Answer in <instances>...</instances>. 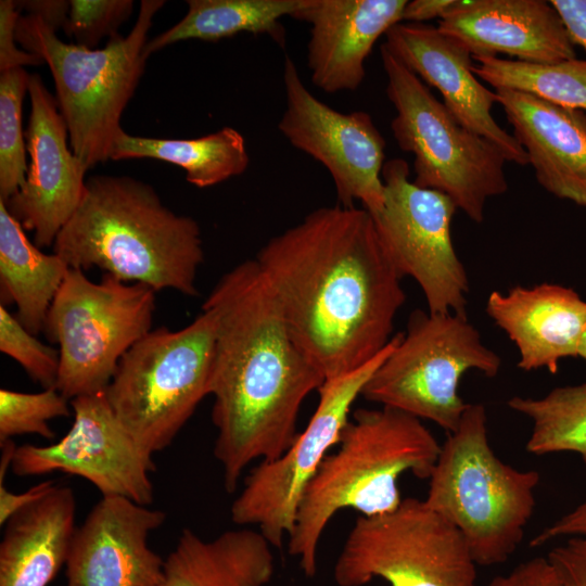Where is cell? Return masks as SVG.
<instances>
[{
    "instance_id": "7a4b0ae2",
    "label": "cell",
    "mask_w": 586,
    "mask_h": 586,
    "mask_svg": "<svg viewBox=\"0 0 586 586\" xmlns=\"http://www.w3.org/2000/svg\"><path fill=\"white\" fill-rule=\"evenodd\" d=\"M202 309L215 320L214 456L233 493L250 463L275 460L293 444L301 406L324 379L292 340L254 258L222 275Z\"/></svg>"
},
{
    "instance_id": "d6a6232c",
    "label": "cell",
    "mask_w": 586,
    "mask_h": 586,
    "mask_svg": "<svg viewBox=\"0 0 586 586\" xmlns=\"http://www.w3.org/2000/svg\"><path fill=\"white\" fill-rule=\"evenodd\" d=\"M64 33L74 43L97 49L100 41L118 34L133 10L132 0H71Z\"/></svg>"
},
{
    "instance_id": "6da1fadb",
    "label": "cell",
    "mask_w": 586,
    "mask_h": 586,
    "mask_svg": "<svg viewBox=\"0 0 586 586\" xmlns=\"http://www.w3.org/2000/svg\"><path fill=\"white\" fill-rule=\"evenodd\" d=\"M256 260L296 346L332 380L391 341L402 276L365 208H317L271 238Z\"/></svg>"
},
{
    "instance_id": "ab89813d",
    "label": "cell",
    "mask_w": 586,
    "mask_h": 586,
    "mask_svg": "<svg viewBox=\"0 0 586 586\" xmlns=\"http://www.w3.org/2000/svg\"><path fill=\"white\" fill-rule=\"evenodd\" d=\"M15 5L20 11L39 17L55 31L64 28L71 8L69 1L65 0H23L15 1Z\"/></svg>"
},
{
    "instance_id": "f546056e",
    "label": "cell",
    "mask_w": 586,
    "mask_h": 586,
    "mask_svg": "<svg viewBox=\"0 0 586 586\" xmlns=\"http://www.w3.org/2000/svg\"><path fill=\"white\" fill-rule=\"evenodd\" d=\"M29 77L24 67L0 72V200L4 202L24 183L28 169L22 112Z\"/></svg>"
},
{
    "instance_id": "5bb4252c",
    "label": "cell",
    "mask_w": 586,
    "mask_h": 586,
    "mask_svg": "<svg viewBox=\"0 0 586 586\" xmlns=\"http://www.w3.org/2000/svg\"><path fill=\"white\" fill-rule=\"evenodd\" d=\"M285 110L278 123L283 137L329 171L340 205L361 202L370 214L384 202L385 140L364 111L341 113L316 98L303 82L294 61L283 62Z\"/></svg>"
},
{
    "instance_id": "4316f807",
    "label": "cell",
    "mask_w": 586,
    "mask_h": 586,
    "mask_svg": "<svg viewBox=\"0 0 586 586\" xmlns=\"http://www.w3.org/2000/svg\"><path fill=\"white\" fill-rule=\"evenodd\" d=\"M305 3L306 0H188L186 15L149 40L144 53L149 58L179 41H217L241 33L267 34L284 46L285 34L280 20L292 17Z\"/></svg>"
},
{
    "instance_id": "e575fe53",
    "label": "cell",
    "mask_w": 586,
    "mask_h": 586,
    "mask_svg": "<svg viewBox=\"0 0 586 586\" xmlns=\"http://www.w3.org/2000/svg\"><path fill=\"white\" fill-rule=\"evenodd\" d=\"M547 558L555 565L561 586H586V537H570L552 548Z\"/></svg>"
},
{
    "instance_id": "60d3db41",
    "label": "cell",
    "mask_w": 586,
    "mask_h": 586,
    "mask_svg": "<svg viewBox=\"0 0 586 586\" xmlns=\"http://www.w3.org/2000/svg\"><path fill=\"white\" fill-rule=\"evenodd\" d=\"M458 0H413L408 1L403 11L402 22L423 23L429 20L442 18Z\"/></svg>"
},
{
    "instance_id": "44dd1931",
    "label": "cell",
    "mask_w": 586,
    "mask_h": 586,
    "mask_svg": "<svg viewBox=\"0 0 586 586\" xmlns=\"http://www.w3.org/2000/svg\"><path fill=\"white\" fill-rule=\"evenodd\" d=\"M495 93L539 186L586 207V112L520 90Z\"/></svg>"
},
{
    "instance_id": "e0dca14e",
    "label": "cell",
    "mask_w": 586,
    "mask_h": 586,
    "mask_svg": "<svg viewBox=\"0 0 586 586\" xmlns=\"http://www.w3.org/2000/svg\"><path fill=\"white\" fill-rule=\"evenodd\" d=\"M164 511L122 497H102L77 526L62 586H156L164 559L149 546Z\"/></svg>"
},
{
    "instance_id": "277c9868",
    "label": "cell",
    "mask_w": 586,
    "mask_h": 586,
    "mask_svg": "<svg viewBox=\"0 0 586 586\" xmlns=\"http://www.w3.org/2000/svg\"><path fill=\"white\" fill-rule=\"evenodd\" d=\"M441 451L421 420L382 407L357 409L344 426L337 448L328 454L300 501L289 553L304 574L317 572L322 533L342 509L364 517L392 512L402 502L398 479L410 472L429 479Z\"/></svg>"
},
{
    "instance_id": "b9f144b4",
    "label": "cell",
    "mask_w": 586,
    "mask_h": 586,
    "mask_svg": "<svg viewBox=\"0 0 586 586\" xmlns=\"http://www.w3.org/2000/svg\"><path fill=\"white\" fill-rule=\"evenodd\" d=\"M578 356L586 361V327L578 348Z\"/></svg>"
},
{
    "instance_id": "4dcf8cb0",
    "label": "cell",
    "mask_w": 586,
    "mask_h": 586,
    "mask_svg": "<svg viewBox=\"0 0 586 586\" xmlns=\"http://www.w3.org/2000/svg\"><path fill=\"white\" fill-rule=\"evenodd\" d=\"M68 399L55 387L38 393L0 390V443L14 436L36 434L52 440V419L69 417Z\"/></svg>"
},
{
    "instance_id": "83f0119b",
    "label": "cell",
    "mask_w": 586,
    "mask_h": 586,
    "mask_svg": "<svg viewBox=\"0 0 586 586\" xmlns=\"http://www.w3.org/2000/svg\"><path fill=\"white\" fill-rule=\"evenodd\" d=\"M508 406L532 421L528 453L572 451L586 463V383L556 387L539 398L514 396Z\"/></svg>"
},
{
    "instance_id": "603a6c76",
    "label": "cell",
    "mask_w": 586,
    "mask_h": 586,
    "mask_svg": "<svg viewBox=\"0 0 586 586\" xmlns=\"http://www.w3.org/2000/svg\"><path fill=\"white\" fill-rule=\"evenodd\" d=\"M76 496L58 485L4 524L0 586H48L65 565L77 528Z\"/></svg>"
},
{
    "instance_id": "52a82bcc",
    "label": "cell",
    "mask_w": 586,
    "mask_h": 586,
    "mask_svg": "<svg viewBox=\"0 0 586 586\" xmlns=\"http://www.w3.org/2000/svg\"><path fill=\"white\" fill-rule=\"evenodd\" d=\"M214 345L215 320L203 309L182 329L151 330L118 362L105 396L150 455L167 448L209 395Z\"/></svg>"
},
{
    "instance_id": "f35d334b",
    "label": "cell",
    "mask_w": 586,
    "mask_h": 586,
    "mask_svg": "<svg viewBox=\"0 0 586 586\" xmlns=\"http://www.w3.org/2000/svg\"><path fill=\"white\" fill-rule=\"evenodd\" d=\"M572 41L586 51V0H551Z\"/></svg>"
},
{
    "instance_id": "4fadbf2b",
    "label": "cell",
    "mask_w": 586,
    "mask_h": 586,
    "mask_svg": "<svg viewBox=\"0 0 586 586\" xmlns=\"http://www.w3.org/2000/svg\"><path fill=\"white\" fill-rule=\"evenodd\" d=\"M388 344L369 362L319 387V402L308 424L277 459L260 461L244 480L230 509L239 526H258L275 548H280L295 525L303 494L328 451L337 445L349 420L351 407L372 373L397 342Z\"/></svg>"
},
{
    "instance_id": "ffe728a7",
    "label": "cell",
    "mask_w": 586,
    "mask_h": 586,
    "mask_svg": "<svg viewBox=\"0 0 586 586\" xmlns=\"http://www.w3.org/2000/svg\"><path fill=\"white\" fill-rule=\"evenodd\" d=\"M406 0H306L292 17L310 25L307 67L327 93L355 91L374 43L402 22Z\"/></svg>"
},
{
    "instance_id": "d6986e66",
    "label": "cell",
    "mask_w": 586,
    "mask_h": 586,
    "mask_svg": "<svg viewBox=\"0 0 586 586\" xmlns=\"http://www.w3.org/2000/svg\"><path fill=\"white\" fill-rule=\"evenodd\" d=\"M437 28L472 56L504 53L532 64L576 58L575 44L550 1L458 0Z\"/></svg>"
},
{
    "instance_id": "484cf974",
    "label": "cell",
    "mask_w": 586,
    "mask_h": 586,
    "mask_svg": "<svg viewBox=\"0 0 586 586\" xmlns=\"http://www.w3.org/2000/svg\"><path fill=\"white\" fill-rule=\"evenodd\" d=\"M152 158L175 164L189 183L208 188L243 174L250 156L243 136L231 127L195 139H162L132 136L122 130L111 160Z\"/></svg>"
},
{
    "instance_id": "7c38bea8",
    "label": "cell",
    "mask_w": 586,
    "mask_h": 586,
    "mask_svg": "<svg viewBox=\"0 0 586 586\" xmlns=\"http://www.w3.org/2000/svg\"><path fill=\"white\" fill-rule=\"evenodd\" d=\"M409 176L406 161L384 163L383 206L370 214L379 240L399 275L419 284L428 311L468 317L469 279L451 239L457 207L444 193L421 188Z\"/></svg>"
},
{
    "instance_id": "cb8c5ba5",
    "label": "cell",
    "mask_w": 586,
    "mask_h": 586,
    "mask_svg": "<svg viewBox=\"0 0 586 586\" xmlns=\"http://www.w3.org/2000/svg\"><path fill=\"white\" fill-rule=\"evenodd\" d=\"M272 548L260 531L247 526L212 539L183 528L156 586H266L275 573Z\"/></svg>"
},
{
    "instance_id": "d4e9b609",
    "label": "cell",
    "mask_w": 586,
    "mask_h": 586,
    "mask_svg": "<svg viewBox=\"0 0 586 586\" xmlns=\"http://www.w3.org/2000/svg\"><path fill=\"white\" fill-rule=\"evenodd\" d=\"M24 230L0 200L1 304L14 303L18 321L37 335L71 267L58 254L43 253Z\"/></svg>"
},
{
    "instance_id": "9a60e30c",
    "label": "cell",
    "mask_w": 586,
    "mask_h": 586,
    "mask_svg": "<svg viewBox=\"0 0 586 586\" xmlns=\"http://www.w3.org/2000/svg\"><path fill=\"white\" fill-rule=\"evenodd\" d=\"M68 432L48 446L16 447L11 470L17 476L63 472L89 481L102 497H122L149 506L154 499L150 473L156 466L114 413L105 393L71 400Z\"/></svg>"
},
{
    "instance_id": "836d02e7",
    "label": "cell",
    "mask_w": 586,
    "mask_h": 586,
    "mask_svg": "<svg viewBox=\"0 0 586 586\" xmlns=\"http://www.w3.org/2000/svg\"><path fill=\"white\" fill-rule=\"evenodd\" d=\"M21 11L13 0L0 1V72L24 67L26 65L39 66L44 62L38 55L16 46L15 30Z\"/></svg>"
},
{
    "instance_id": "74e56055",
    "label": "cell",
    "mask_w": 586,
    "mask_h": 586,
    "mask_svg": "<svg viewBox=\"0 0 586 586\" xmlns=\"http://www.w3.org/2000/svg\"><path fill=\"white\" fill-rule=\"evenodd\" d=\"M54 486L55 483L53 481H43L24 493L15 494L7 488L4 482L0 483L1 526H3L14 513L47 495Z\"/></svg>"
},
{
    "instance_id": "8992f818",
    "label": "cell",
    "mask_w": 586,
    "mask_h": 586,
    "mask_svg": "<svg viewBox=\"0 0 586 586\" xmlns=\"http://www.w3.org/2000/svg\"><path fill=\"white\" fill-rule=\"evenodd\" d=\"M539 479L537 471L515 469L495 455L485 407L469 404L441 445L424 501L461 533L476 565H497L523 539Z\"/></svg>"
},
{
    "instance_id": "ba28073f",
    "label": "cell",
    "mask_w": 586,
    "mask_h": 586,
    "mask_svg": "<svg viewBox=\"0 0 586 586\" xmlns=\"http://www.w3.org/2000/svg\"><path fill=\"white\" fill-rule=\"evenodd\" d=\"M386 95L395 110L397 145L413 155V183L447 195L482 222L487 200L508 190L506 158L485 138L461 126L429 87L382 43Z\"/></svg>"
},
{
    "instance_id": "9c48e42d",
    "label": "cell",
    "mask_w": 586,
    "mask_h": 586,
    "mask_svg": "<svg viewBox=\"0 0 586 586\" xmlns=\"http://www.w3.org/2000/svg\"><path fill=\"white\" fill-rule=\"evenodd\" d=\"M155 293L105 272L94 282L69 268L43 329L59 345L55 388L65 398L105 392L122 357L152 330Z\"/></svg>"
},
{
    "instance_id": "ac0fdd59",
    "label": "cell",
    "mask_w": 586,
    "mask_h": 586,
    "mask_svg": "<svg viewBox=\"0 0 586 586\" xmlns=\"http://www.w3.org/2000/svg\"><path fill=\"white\" fill-rule=\"evenodd\" d=\"M385 48L428 87H434L454 118L492 142L507 162L527 165L524 149L492 115L495 91L474 75L472 54L457 40L424 23L400 22L385 34Z\"/></svg>"
},
{
    "instance_id": "f1b7e54d",
    "label": "cell",
    "mask_w": 586,
    "mask_h": 586,
    "mask_svg": "<svg viewBox=\"0 0 586 586\" xmlns=\"http://www.w3.org/2000/svg\"><path fill=\"white\" fill-rule=\"evenodd\" d=\"M475 76L496 89L530 92L552 103L586 112V60L532 64L498 56H472Z\"/></svg>"
},
{
    "instance_id": "d590c367",
    "label": "cell",
    "mask_w": 586,
    "mask_h": 586,
    "mask_svg": "<svg viewBox=\"0 0 586 586\" xmlns=\"http://www.w3.org/2000/svg\"><path fill=\"white\" fill-rule=\"evenodd\" d=\"M489 586H561L559 574L547 557H536L510 573L494 577Z\"/></svg>"
},
{
    "instance_id": "30bf717a",
    "label": "cell",
    "mask_w": 586,
    "mask_h": 586,
    "mask_svg": "<svg viewBox=\"0 0 586 586\" xmlns=\"http://www.w3.org/2000/svg\"><path fill=\"white\" fill-rule=\"evenodd\" d=\"M500 367V357L484 345L468 317L418 309L361 396L451 433L469 406L458 393L462 375L476 370L494 378Z\"/></svg>"
},
{
    "instance_id": "8d00e7d4",
    "label": "cell",
    "mask_w": 586,
    "mask_h": 586,
    "mask_svg": "<svg viewBox=\"0 0 586 586\" xmlns=\"http://www.w3.org/2000/svg\"><path fill=\"white\" fill-rule=\"evenodd\" d=\"M586 537V501L564 514L533 537L532 547H539L558 537Z\"/></svg>"
},
{
    "instance_id": "8fae6325",
    "label": "cell",
    "mask_w": 586,
    "mask_h": 586,
    "mask_svg": "<svg viewBox=\"0 0 586 586\" xmlns=\"http://www.w3.org/2000/svg\"><path fill=\"white\" fill-rule=\"evenodd\" d=\"M339 586L380 577L391 586H474L476 563L461 533L417 498L392 512L359 517L333 570Z\"/></svg>"
},
{
    "instance_id": "5b68a950",
    "label": "cell",
    "mask_w": 586,
    "mask_h": 586,
    "mask_svg": "<svg viewBox=\"0 0 586 586\" xmlns=\"http://www.w3.org/2000/svg\"><path fill=\"white\" fill-rule=\"evenodd\" d=\"M163 0H142L127 36L114 35L104 48L66 43L37 16L21 15L15 39L48 65L69 144L87 170L111 160L120 117L143 75L148 34Z\"/></svg>"
},
{
    "instance_id": "1f68e13d",
    "label": "cell",
    "mask_w": 586,
    "mask_h": 586,
    "mask_svg": "<svg viewBox=\"0 0 586 586\" xmlns=\"http://www.w3.org/2000/svg\"><path fill=\"white\" fill-rule=\"evenodd\" d=\"M0 351L17 361L28 377L43 388L55 387L59 349L40 342L4 305H0Z\"/></svg>"
},
{
    "instance_id": "3957f363",
    "label": "cell",
    "mask_w": 586,
    "mask_h": 586,
    "mask_svg": "<svg viewBox=\"0 0 586 586\" xmlns=\"http://www.w3.org/2000/svg\"><path fill=\"white\" fill-rule=\"evenodd\" d=\"M53 253L71 268H99L126 282L199 294L201 229L168 208L155 189L129 176L87 178L82 199L58 234Z\"/></svg>"
},
{
    "instance_id": "2e32d148",
    "label": "cell",
    "mask_w": 586,
    "mask_h": 586,
    "mask_svg": "<svg viewBox=\"0 0 586 586\" xmlns=\"http://www.w3.org/2000/svg\"><path fill=\"white\" fill-rule=\"evenodd\" d=\"M30 114L25 132L30 166L20 189L3 201L22 227L34 232L39 247L53 246L77 209L87 168L71 149L65 122L55 98L38 74L28 84Z\"/></svg>"
},
{
    "instance_id": "7402d4cb",
    "label": "cell",
    "mask_w": 586,
    "mask_h": 586,
    "mask_svg": "<svg viewBox=\"0 0 586 586\" xmlns=\"http://www.w3.org/2000/svg\"><path fill=\"white\" fill-rule=\"evenodd\" d=\"M486 313L514 343L518 367L524 371L546 368L556 373L562 358L578 356L586 302L573 289L542 283L493 291Z\"/></svg>"
}]
</instances>
